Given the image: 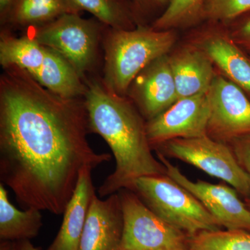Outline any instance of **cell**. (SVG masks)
Returning a JSON list of instances; mask_svg holds the SVG:
<instances>
[{
	"instance_id": "obj_25",
	"label": "cell",
	"mask_w": 250,
	"mask_h": 250,
	"mask_svg": "<svg viewBox=\"0 0 250 250\" xmlns=\"http://www.w3.org/2000/svg\"><path fill=\"white\" fill-rule=\"evenodd\" d=\"M233 40L250 54V18L237 27L232 34Z\"/></svg>"
},
{
	"instance_id": "obj_3",
	"label": "cell",
	"mask_w": 250,
	"mask_h": 250,
	"mask_svg": "<svg viewBox=\"0 0 250 250\" xmlns=\"http://www.w3.org/2000/svg\"><path fill=\"white\" fill-rule=\"evenodd\" d=\"M174 42L172 30L145 27L111 29L104 42V83L112 91L125 96L136 77L154 61L167 55Z\"/></svg>"
},
{
	"instance_id": "obj_29",
	"label": "cell",
	"mask_w": 250,
	"mask_h": 250,
	"mask_svg": "<svg viewBox=\"0 0 250 250\" xmlns=\"http://www.w3.org/2000/svg\"><path fill=\"white\" fill-rule=\"evenodd\" d=\"M0 250H12L11 242L1 241L0 244Z\"/></svg>"
},
{
	"instance_id": "obj_27",
	"label": "cell",
	"mask_w": 250,
	"mask_h": 250,
	"mask_svg": "<svg viewBox=\"0 0 250 250\" xmlns=\"http://www.w3.org/2000/svg\"><path fill=\"white\" fill-rule=\"evenodd\" d=\"M17 1L18 0H0V20L1 24H4L8 15Z\"/></svg>"
},
{
	"instance_id": "obj_23",
	"label": "cell",
	"mask_w": 250,
	"mask_h": 250,
	"mask_svg": "<svg viewBox=\"0 0 250 250\" xmlns=\"http://www.w3.org/2000/svg\"><path fill=\"white\" fill-rule=\"evenodd\" d=\"M250 11V0H207L203 20L226 23Z\"/></svg>"
},
{
	"instance_id": "obj_7",
	"label": "cell",
	"mask_w": 250,
	"mask_h": 250,
	"mask_svg": "<svg viewBox=\"0 0 250 250\" xmlns=\"http://www.w3.org/2000/svg\"><path fill=\"white\" fill-rule=\"evenodd\" d=\"M31 36L60 54L84 79L96 59L100 28L98 23L83 19L80 14H67L34 28Z\"/></svg>"
},
{
	"instance_id": "obj_2",
	"label": "cell",
	"mask_w": 250,
	"mask_h": 250,
	"mask_svg": "<svg viewBox=\"0 0 250 250\" xmlns=\"http://www.w3.org/2000/svg\"><path fill=\"white\" fill-rule=\"evenodd\" d=\"M83 80L90 131L106 141L116 161L114 171L99 188L100 196L129 189L140 177L166 174L165 166L153 154L146 121L136 106L110 90L103 80Z\"/></svg>"
},
{
	"instance_id": "obj_24",
	"label": "cell",
	"mask_w": 250,
	"mask_h": 250,
	"mask_svg": "<svg viewBox=\"0 0 250 250\" xmlns=\"http://www.w3.org/2000/svg\"><path fill=\"white\" fill-rule=\"evenodd\" d=\"M237 162L250 179V134L242 136L229 143Z\"/></svg>"
},
{
	"instance_id": "obj_5",
	"label": "cell",
	"mask_w": 250,
	"mask_h": 250,
	"mask_svg": "<svg viewBox=\"0 0 250 250\" xmlns=\"http://www.w3.org/2000/svg\"><path fill=\"white\" fill-rule=\"evenodd\" d=\"M153 150L167 159H178L221 179L231 185L243 199L250 197V179L226 143L215 141L207 135L171 140Z\"/></svg>"
},
{
	"instance_id": "obj_13",
	"label": "cell",
	"mask_w": 250,
	"mask_h": 250,
	"mask_svg": "<svg viewBox=\"0 0 250 250\" xmlns=\"http://www.w3.org/2000/svg\"><path fill=\"white\" fill-rule=\"evenodd\" d=\"M85 167L79 177L76 188L63 213L62 225L53 243L47 250H78L90 205L96 195L92 172Z\"/></svg>"
},
{
	"instance_id": "obj_1",
	"label": "cell",
	"mask_w": 250,
	"mask_h": 250,
	"mask_svg": "<svg viewBox=\"0 0 250 250\" xmlns=\"http://www.w3.org/2000/svg\"><path fill=\"white\" fill-rule=\"evenodd\" d=\"M84 99L62 98L26 70L0 77V179L24 209L64 213L82 170L109 162L90 147Z\"/></svg>"
},
{
	"instance_id": "obj_30",
	"label": "cell",
	"mask_w": 250,
	"mask_h": 250,
	"mask_svg": "<svg viewBox=\"0 0 250 250\" xmlns=\"http://www.w3.org/2000/svg\"><path fill=\"white\" fill-rule=\"evenodd\" d=\"M243 200H244L245 203H246L247 207H248V210L250 212V197L249 198L243 199Z\"/></svg>"
},
{
	"instance_id": "obj_10",
	"label": "cell",
	"mask_w": 250,
	"mask_h": 250,
	"mask_svg": "<svg viewBox=\"0 0 250 250\" xmlns=\"http://www.w3.org/2000/svg\"><path fill=\"white\" fill-rule=\"evenodd\" d=\"M208 118L207 93L177 100L165 111L146 121L147 139L152 150L171 140L207 136Z\"/></svg>"
},
{
	"instance_id": "obj_22",
	"label": "cell",
	"mask_w": 250,
	"mask_h": 250,
	"mask_svg": "<svg viewBox=\"0 0 250 250\" xmlns=\"http://www.w3.org/2000/svg\"><path fill=\"white\" fill-rule=\"evenodd\" d=\"M188 250H250V231L215 230L190 236Z\"/></svg>"
},
{
	"instance_id": "obj_14",
	"label": "cell",
	"mask_w": 250,
	"mask_h": 250,
	"mask_svg": "<svg viewBox=\"0 0 250 250\" xmlns=\"http://www.w3.org/2000/svg\"><path fill=\"white\" fill-rule=\"evenodd\" d=\"M178 100L208 91L214 78L211 59L202 48L186 47L169 57Z\"/></svg>"
},
{
	"instance_id": "obj_6",
	"label": "cell",
	"mask_w": 250,
	"mask_h": 250,
	"mask_svg": "<svg viewBox=\"0 0 250 250\" xmlns=\"http://www.w3.org/2000/svg\"><path fill=\"white\" fill-rule=\"evenodd\" d=\"M118 192L123 213L121 250H188L187 233L158 216L135 192Z\"/></svg>"
},
{
	"instance_id": "obj_21",
	"label": "cell",
	"mask_w": 250,
	"mask_h": 250,
	"mask_svg": "<svg viewBox=\"0 0 250 250\" xmlns=\"http://www.w3.org/2000/svg\"><path fill=\"white\" fill-rule=\"evenodd\" d=\"M207 0H171L166 9L153 23L156 31L172 30L187 27L203 20Z\"/></svg>"
},
{
	"instance_id": "obj_26",
	"label": "cell",
	"mask_w": 250,
	"mask_h": 250,
	"mask_svg": "<svg viewBox=\"0 0 250 250\" xmlns=\"http://www.w3.org/2000/svg\"><path fill=\"white\" fill-rule=\"evenodd\" d=\"M134 1L135 6L139 9H152L165 6V5L167 7L171 0H134Z\"/></svg>"
},
{
	"instance_id": "obj_8",
	"label": "cell",
	"mask_w": 250,
	"mask_h": 250,
	"mask_svg": "<svg viewBox=\"0 0 250 250\" xmlns=\"http://www.w3.org/2000/svg\"><path fill=\"white\" fill-rule=\"evenodd\" d=\"M243 90L223 77H214L207 92L210 138L227 144L250 134V100Z\"/></svg>"
},
{
	"instance_id": "obj_28",
	"label": "cell",
	"mask_w": 250,
	"mask_h": 250,
	"mask_svg": "<svg viewBox=\"0 0 250 250\" xmlns=\"http://www.w3.org/2000/svg\"><path fill=\"white\" fill-rule=\"evenodd\" d=\"M12 250H40L36 248L29 240L11 242Z\"/></svg>"
},
{
	"instance_id": "obj_11",
	"label": "cell",
	"mask_w": 250,
	"mask_h": 250,
	"mask_svg": "<svg viewBox=\"0 0 250 250\" xmlns=\"http://www.w3.org/2000/svg\"><path fill=\"white\" fill-rule=\"evenodd\" d=\"M131 95L146 121L165 111L178 100L169 62L165 55L154 61L131 83Z\"/></svg>"
},
{
	"instance_id": "obj_4",
	"label": "cell",
	"mask_w": 250,
	"mask_h": 250,
	"mask_svg": "<svg viewBox=\"0 0 250 250\" xmlns=\"http://www.w3.org/2000/svg\"><path fill=\"white\" fill-rule=\"evenodd\" d=\"M129 190L158 216L189 236L221 228L191 192L167 174L140 177Z\"/></svg>"
},
{
	"instance_id": "obj_9",
	"label": "cell",
	"mask_w": 250,
	"mask_h": 250,
	"mask_svg": "<svg viewBox=\"0 0 250 250\" xmlns=\"http://www.w3.org/2000/svg\"><path fill=\"white\" fill-rule=\"evenodd\" d=\"M158 159L165 166L166 174L191 192L213 215L221 228L228 230L250 231V212L233 188L188 178L177 166L160 154Z\"/></svg>"
},
{
	"instance_id": "obj_15",
	"label": "cell",
	"mask_w": 250,
	"mask_h": 250,
	"mask_svg": "<svg viewBox=\"0 0 250 250\" xmlns=\"http://www.w3.org/2000/svg\"><path fill=\"white\" fill-rule=\"evenodd\" d=\"M207 37L201 48L231 82L250 94V59L225 34L213 32Z\"/></svg>"
},
{
	"instance_id": "obj_16",
	"label": "cell",
	"mask_w": 250,
	"mask_h": 250,
	"mask_svg": "<svg viewBox=\"0 0 250 250\" xmlns=\"http://www.w3.org/2000/svg\"><path fill=\"white\" fill-rule=\"evenodd\" d=\"M30 75L41 85L62 98H83L86 90L84 81L71 64L47 47L43 63Z\"/></svg>"
},
{
	"instance_id": "obj_18",
	"label": "cell",
	"mask_w": 250,
	"mask_h": 250,
	"mask_svg": "<svg viewBox=\"0 0 250 250\" xmlns=\"http://www.w3.org/2000/svg\"><path fill=\"white\" fill-rule=\"evenodd\" d=\"M70 0H18L4 24L18 27H39L64 14H80Z\"/></svg>"
},
{
	"instance_id": "obj_31",
	"label": "cell",
	"mask_w": 250,
	"mask_h": 250,
	"mask_svg": "<svg viewBox=\"0 0 250 250\" xmlns=\"http://www.w3.org/2000/svg\"></svg>"
},
{
	"instance_id": "obj_17",
	"label": "cell",
	"mask_w": 250,
	"mask_h": 250,
	"mask_svg": "<svg viewBox=\"0 0 250 250\" xmlns=\"http://www.w3.org/2000/svg\"><path fill=\"white\" fill-rule=\"evenodd\" d=\"M42 210L18 209L9 201L4 184H0V238L1 241H25L35 238L42 227Z\"/></svg>"
},
{
	"instance_id": "obj_20",
	"label": "cell",
	"mask_w": 250,
	"mask_h": 250,
	"mask_svg": "<svg viewBox=\"0 0 250 250\" xmlns=\"http://www.w3.org/2000/svg\"><path fill=\"white\" fill-rule=\"evenodd\" d=\"M80 11H86L111 29L130 30L134 16L125 0H70Z\"/></svg>"
},
{
	"instance_id": "obj_19",
	"label": "cell",
	"mask_w": 250,
	"mask_h": 250,
	"mask_svg": "<svg viewBox=\"0 0 250 250\" xmlns=\"http://www.w3.org/2000/svg\"><path fill=\"white\" fill-rule=\"evenodd\" d=\"M45 54V46L32 36L18 38L9 31H1L0 64L3 69L15 65L31 75L42 65Z\"/></svg>"
},
{
	"instance_id": "obj_12",
	"label": "cell",
	"mask_w": 250,
	"mask_h": 250,
	"mask_svg": "<svg viewBox=\"0 0 250 250\" xmlns=\"http://www.w3.org/2000/svg\"><path fill=\"white\" fill-rule=\"evenodd\" d=\"M123 213L118 192L106 200L93 197L78 250H121Z\"/></svg>"
}]
</instances>
